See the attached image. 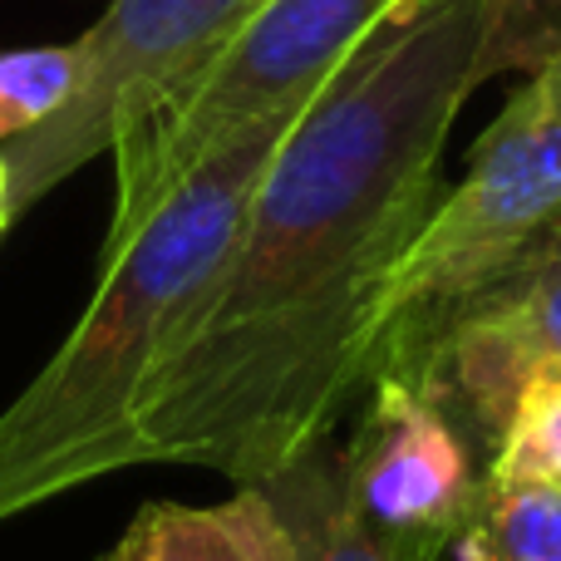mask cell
Listing matches in <instances>:
<instances>
[{
  "label": "cell",
  "instance_id": "cell-1",
  "mask_svg": "<svg viewBox=\"0 0 561 561\" xmlns=\"http://www.w3.org/2000/svg\"><path fill=\"white\" fill-rule=\"evenodd\" d=\"M478 35L483 0H409L296 114L227 266L144 385L138 463L252 488L335 434L375 379L379 296L444 197Z\"/></svg>",
  "mask_w": 561,
  "mask_h": 561
},
{
  "label": "cell",
  "instance_id": "cell-2",
  "mask_svg": "<svg viewBox=\"0 0 561 561\" xmlns=\"http://www.w3.org/2000/svg\"><path fill=\"white\" fill-rule=\"evenodd\" d=\"M296 114L222 144L138 227L104 237L99 290L75 335L0 409V523L138 463L144 385L227 266L247 203Z\"/></svg>",
  "mask_w": 561,
  "mask_h": 561
},
{
  "label": "cell",
  "instance_id": "cell-3",
  "mask_svg": "<svg viewBox=\"0 0 561 561\" xmlns=\"http://www.w3.org/2000/svg\"><path fill=\"white\" fill-rule=\"evenodd\" d=\"M409 0H266L144 128L114 148L118 193L108 237L138 227L197 163L247 128L306 108L340 65Z\"/></svg>",
  "mask_w": 561,
  "mask_h": 561
},
{
  "label": "cell",
  "instance_id": "cell-4",
  "mask_svg": "<svg viewBox=\"0 0 561 561\" xmlns=\"http://www.w3.org/2000/svg\"><path fill=\"white\" fill-rule=\"evenodd\" d=\"M561 213V55L527 75L468 153V173L434 203L399 256L375 320L379 350L399 330L493 280Z\"/></svg>",
  "mask_w": 561,
  "mask_h": 561
},
{
  "label": "cell",
  "instance_id": "cell-5",
  "mask_svg": "<svg viewBox=\"0 0 561 561\" xmlns=\"http://www.w3.org/2000/svg\"><path fill=\"white\" fill-rule=\"evenodd\" d=\"M262 5L266 0H114L99 25L79 35V79L65 108L5 144L15 217L144 128Z\"/></svg>",
  "mask_w": 561,
  "mask_h": 561
},
{
  "label": "cell",
  "instance_id": "cell-6",
  "mask_svg": "<svg viewBox=\"0 0 561 561\" xmlns=\"http://www.w3.org/2000/svg\"><path fill=\"white\" fill-rule=\"evenodd\" d=\"M375 375H404L493 463L517 399L537 379H561V262L497 276L399 330Z\"/></svg>",
  "mask_w": 561,
  "mask_h": 561
},
{
  "label": "cell",
  "instance_id": "cell-7",
  "mask_svg": "<svg viewBox=\"0 0 561 561\" xmlns=\"http://www.w3.org/2000/svg\"><path fill=\"white\" fill-rule=\"evenodd\" d=\"M340 483L355 527L385 561H448L488 493V463L404 375H375L340 448Z\"/></svg>",
  "mask_w": 561,
  "mask_h": 561
},
{
  "label": "cell",
  "instance_id": "cell-8",
  "mask_svg": "<svg viewBox=\"0 0 561 561\" xmlns=\"http://www.w3.org/2000/svg\"><path fill=\"white\" fill-rule=\"evenodd\" d=\"M104 561H300L262 488H237L213 507L148 503Z\"/></svg>",
  "mask_w": 561,
  "mask_h": 561
},
{
  "label": "cell",
  "instance_id": "cell-9",
  "mask_svg": "<svg viewBox=\"0 0 561 561\" xmlns=\"http://www.w3.org/2000/svg\"><path fill=\"white\" fill-rule=\"evenodd\" d=\"M252 488L272 497L300 561H385L350 517L345 483H340V448L330 438H320L316 448H306L286 468H276L266 483Z\"/></svg>",
  "mask_w": 561,
  "mask_h": 561
},
{
  "label": "cell",
  "instance_id": "cell-10",
  "mask_svg": "<svg viewBox=\"0 0 561 561\" xmlns=\"http://www.w3.org/2000/svg\"><path fill=\"white\" fill-rule=\"evenodd\" d=\"M458 561H561V483L547 473L488 468V493Z\"/></svg>",
  "mask_w": 561,
  "mask_h": 561
},
{
  "label": "cell",
  "instance_id": "cell-11",
  "mask_svg": "<svg viewBox=\"0 0 561 561\" xmlns=\"http://www.w3.org/2000/svg\"><path fill=\"white\" fill-rule=\"evenodd\" d=\"M79 79V39L35 49H0V144L25 138L65 108Z\"/></svg>",
  "mask_w": 561,
  "mask_h": 561
},
{
  "label": "cell",
  "instance_id": "cell-12",
  "mask_svg": "<svg viewBox=\"0 0 561 561\" xmlns=\"http://www.w3.org/2000/svg\"><path fill=\"white\" fill-rule=\"evenodd\" d=\"M561 55V0H483L473 79L533 75Z\"/></svg>",
  "mask_w": 561,
  "mask_h": 561
},
{
  "label": "cell",
  "instance_id": "cell-13",
  "mask_svg": "<svg viewBox=\"0 0 561 561\" xmlns=\"http://www.w3.org/2000/svg\"><path fill=\"white\" fill-rule=\"evenodd\" d=\"M488 468H517V473H547L561 483V379H537L507 424Z\"/></svg>",
  "mask_w": 561,
  "mask_h": 561
},
{
  "label": "cell",
  "instance_id": "cell-14",
  "mask_svg": "<svg viewBox=\"0 0 561 561\" xmlns=\"http://www.w3.org/2000/svg\"><path fill=\"white\" fill-rule=\"evenodd\" d=\"M552 262H561V213L552 217V222H547L542 227V232H537L533 237V242H527L523 247V252H517L513 256V262H507L503 266V272H497V276H517V272H537V266H552ZM493 276V280H497ZM483 286H488V280H483Z\"/></svg>",
  "mask_w": 561,
  "mask_h": 561
},
{
  "label": "cell",
  "instance_id": "cell-15",
  "mask_svg": "<svg viewBox=\"0 0 561 561\" xmlns=\"http://www.w3.org/2000/svg\"><path fill=\"white\" fill-rule=\"evenodd\" d=\"M10 222H15V197H10V158L0 148V237L10 232Z\"/></svg>",
  "mask_w": 561,
  "mask_h": 561
}]
</instances>
